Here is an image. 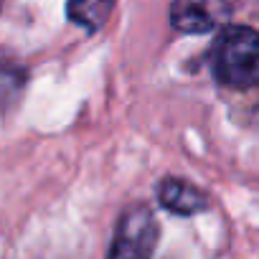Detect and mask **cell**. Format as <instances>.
<instances>
[{"label": "cell", "instance_id": "cell-6", "mask_svg": "<svg viewBox=\"0 0 259 259\" xmlns=\"http://www.w3.org/2000/svg\"><path fill=\"white\" fill-rule=\"evenodd\" d=\"M23 87H26V74L11 64L0 61V114L18 102Z\"/></svg>", "mask_w": 259, "mask_h": 259}, {"label": "cell", "instance_id": "cell-3", "mask_svg": "<svg viewBox=\"0 0 259 259\" xmlns=\"http://www.w3.org/2000/svg\"><path fill=\"white\" fill-rule=\"evenodd\" d=\"M231 13L229 0H173L170 23L181 33H208Z\"/></svg>", "mask_w": 259, "mask_h": 259}, {"label": "cell", "instance_id": "cell-5", "mask_svg": "<svg viewBox=\"0 0 259 259\" xmlns=\"http://www.w3.org/2000/svg\"><path fill=\"white\" fill-rule=\"evenodd\" d=\"M112 8H114V0H69L66 16L79 28L97 31V28H102L107 23Z\"/></svg>", "mask_w": 259, "mask_h": 259}, {"label": "cell", "instance_id": "cell-2", "mask_svg": "<svg viewBox=\"0 0 259 259\" xmlns=\"http://www.w3.org/2000/svg\"><path fill=\"white\" fill-rule=\"evenodd\" d=\"M158 244V221L148 206L127 208L117 224L109 259H150Z\"/></svg>", "mask_w": 259, "mask_h": 259}, {"label": "cell", "instance_id": "cell-1", "mask_svg": "<svg viewBox=\"0 0 259 259\" xmlns=\"http://www.w3.org/2000/svg\"><path fill=\"white\" fill-rule=\"evenodd\" d=\"M211 66L221 84L236 89L259 87V31L246 26L221 28L211 51Z\"/></svg>", "mask_w": 259, "mask_h": 259}, {"label": "cell", "instance_id": "cell-4", "mask_svg": "<svg viewBox=\"0 0 259 259\" xmlns=\"http://www.w3.org/2000/svg\"><path fill=\"white\" fill-rule=\"evenodd\" d=\"M158 201L170 213H181V216H191L206 208V196L191 183L178 181V178H165L158 186Z\"/></svg>", "mask_w": 259, "mask_h": 259}]
</instances>
